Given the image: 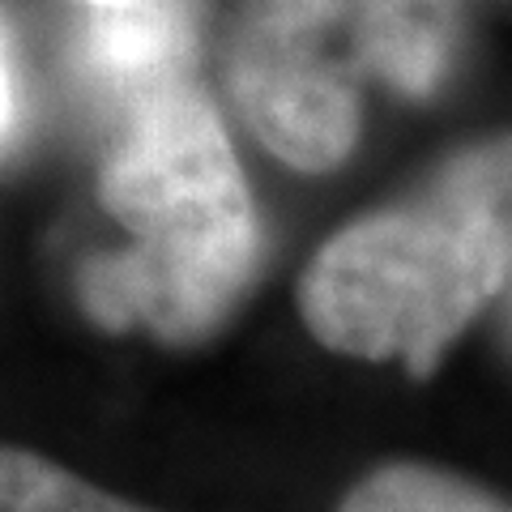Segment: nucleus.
<instances>
[{"label":"nucleus","instance_id":"1","mask_svg":"<svg viewBox=\"0 0 512 512\" xmlns=\"http://www.w3.org/2000/svg\"><path fill=\"white\" fill-rule=\"evenodd\" d=\"M99 201L133 244L82 269V308L163 346L214 338L261 261L256 205L214 103L184 82L133 99Z\"/></svg>","mask_w":512,"mask_h":512},{"label":"nucleus","instance_id":"2","mask_svg":"<svg viewBox=\"0 0 512 512\" xmlns=\"http://www.w3.org/2000/svg\"><path fill=\"white\" fill-rule=\"evenodd\" d=\"M512 256V133L457 150L406 201L346 222L303 265L295 303L346 359L427 380L483 316Z\"/></svg>","mask_w":512,"mask_h":512},{"label":"nucleus","instance_id":"3","mask_svg":"<svg viewBox=\"0 0 512 512\" xmlns=\"http://www.w3.org/2000/svg\"><path fill=\"white\" fill-rule=\"evenodd\" d=\"M376 77V0H244L227 43V94L256 141L303 175L359 146Z\"/></svg>","mask_w":512,"mask_h":512},{"label":"nucleus","instance_id":"4","mask_svg":"<svg viewBox=\"0 0 512 512\" xmlns=\"http://www.w3.org/2000/svg\"><path fill=\"white\" fill-rule=\"evenodd\" d=\"M197 43V0H120L86 9L77 64L94 86L141 99L180 82Z\"/></svg>","mask_w":512,"mask_h":512},{"label":"nucleus","instance_id":"5","mask_svg":"<svg viewBox=\"0 0 512 512\" xmlns=\"http://www.w3.org/2000/svg\"><path fill=\"white\" fill-rule=\"evenodd\" d=\"M461 0H376V82L431 99L453 64Z\"/></svg>","mask_w":512,"mask_h":512},{"label":"nucleus","instance_id":"6","mask_svg":"<svg viewBox=\"0 0 512 512\" xmlns=\"http://www.w3.org/2000/svg\"><path fill=\"white\" fill-rule=\"evenodd\" d=\"M338 512H512L504 495L427 461H384L342 495Z\"/></svg>","mask_w":512,"mask_h":512},{"label":"nucleus","instance_id":"7","mask_svg":"<svg viewBox=\"0 0 512 512\" xmlns=\"http://www.w3.org/2000/svg\"><path fill=\"white\" fill-rule=\"evenodd\" d=\"M0 512H154L116 491L86 483L60 461L0 444Z\"/></svg>","mask_w":512,"mask_h":512},{"label":"nucleus","instance_id":"8","mask_svg":"<svg viewBox=\"0 0 512 512\" xmlns=\"http://www.w3.org/2000/svg\"><path fill=\"white\" fill-rule=\"evenodd\" d=\"M13 120H18V82H13L9 43H5V30H0V141L13 133Z\"/></svg>","mask_w":512,"mask_h":512},{"label":"nucleus","instance_id":"9","mask_svg":"<svg viewBox=\"0 0 512 512\" xmlns=\"http://www.w3.org/2000/svg\"><path fill=\"white\" fill-rule=\"evenodd\" d=\"M495 308H500V333H504V342L512 346V256H508L504 286H500V295H495Z\"/></svg>","mask_w":512,"mask_h":512},{"label":"nucleus","instance_id":"10","mask_svg":"<svg viewBox=\"0 0 512 512\" xmlns=\"http://www.w3.org/2000/svg\"><path fill=\"white\" fill-rule=\"evenodd\" d=\"M86 9H94V5H120V0H82Z\"/></svg>","mask_w":512,"mask_h":512}]
</instances>
